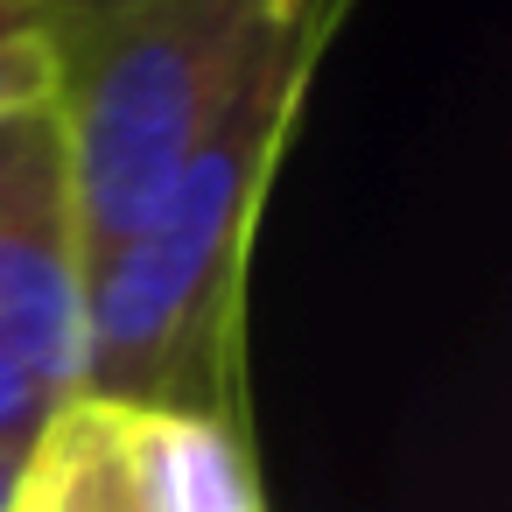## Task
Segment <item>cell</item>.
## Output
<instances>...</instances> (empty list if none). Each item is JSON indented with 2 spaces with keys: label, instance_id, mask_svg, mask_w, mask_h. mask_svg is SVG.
<instances>
[{
  "label": "cell",
  "instance_id": "cell-1",
  "mask_svg": "<svg viewBox=\"0 0 512 512\" xmlns=\"http://www.w3.org/2000/svg\"><path fill=\"white\" fill-rule=\"evenodd\" d=\"M344 8L351 0H309L281 22L155 218L85 267L78 400L113 414L239 421V295L253 225Z\"/></svg>",
  "mask_w": 512,
  "mask_h": 512
},
{
  "label": "cell",
  "instance_id": "cell-2",
  "mask_svg": "<svg viewBox=\"0 0 512 512\" xmlns=\"http://www.w3.org/2000/svg\"><path fill=\"white\" fill-rule=\"evenodd\" d=\"M57 29V127L85 267L113 253L197 162L267 36V0H92Z\"/></svg>",
  "mask_w": 512,
  "mask_h": 512
},
{
  "label": "cell",
  "instance_id": "cell-3",
  "mask_svg": "<svg viewBox=\"0 0 512 512\" xmlns=\"http://www.w3.org/2000/svg\"><path fill=\"white\" fill-rule=\"evenodd\" d=\"M85 246L71 211V162L57 99L0 127V344L78 400Z\"/></svg>",
  "mask_w": 512,
  "mask_h": 512
},
{
  "label": "cell",
  "instance_id": "cell-4",
  "mask_svg": "<svg viewBox=\"0 0 512 512\" xmlns=\"http://www.w3.org/2000/svg\"><path fill=\"white\" fill-rule=\"evenodd\" d=\"M92 407V400H85ZM113 449L141 512H260V477L239 421L211 414H113Z\"/></svg>",
  "mask_w": 512,
  "mask_h": 512
},
{
  "label": "cell",
  "instance_id": "cell-5",
  "mask_svg": "<svg viewBox=\"0 0 512 512\" xmlns=\"http://www.w3.org/2000/svg\"><path fill=\"white\" fill-rule=\"evenodd\" d=\"M36 484H43L50 512H141L134 484L120 470V449H113V421H106V407H85V400H71L57 414V428L43 435Z\"/></svg>",
  "mask_w": 512,
  "mask_h": 512
},
{
  "label": "cell",
  "instance_id": "cell-6",
  "mask_svg": "<svg viewBox=\"0 0 512 512\" xmlns=\"http://www.w3.org/2000/svg\"><path fill=\"white\" fill-rule=\"evenodd\" d=\"M43 99H57L50 0H0V127Z\"/></svg>",
  "mask_w": 512,
  "mask_h": 512
},
{
  "label": "cell",
  "instance_id": "cell-7",
  "mask_svg": "<svg viewBox=\"0 0 512 512\" xmlns=\"http://www.w3.org/2000/svg\"><path fill=\"white\" fill-rule=\"evenodd\" d=\"M64 407H71V393H57L36 365H22L8 344H0V449H8V456H36Z\"/></svg>",
  "mask_w": 512,
  "mask_h": 512
},
{
  "label": "cell",
  "instance_id": "cell-8",
  "mask_svg": "<svg viewBox=\"0 0 512 512\" xmlns=\"http://www.w3.org/2000/svg\"><path fill=\"white\" fill-rule=\"evenodd\" d=\"M29 463H36V456H8V449H0V512H15V498H22V477H29Z\"/></svg>",
  "mask_w": 512,
  "mask_h": 512
},
{
  "label": "cell",
  "instance_id": "cell-9",
  "mask_svg": "<svg viewBox=\"0 0 512 512\" xmlns=\"http://www.w3.org/2000/svg\"><path fill=\"white\" fill-rule=\"evenodd\" d=\"M15 512H50V498H43V484H36V463H29V477H22V498H15Z\"/></svg>",
  "mask_w": 512,
  "mask_h": 512
},
{
  "label": "cell",
  "instance_id": "cell-10",
  "mask_svg": "<svg viewBox=\"0 0 512 512\" xmlns=\"http://www.w3.org/2000/svg\"><path fill=\"white\" fill-rule=\"evenodd\" d=\"M302 8H309V0H267V15H274V22H295Z\"/></svg>",
  "mask_w": 512,
  "mask_h": 512
}]
</instances>
